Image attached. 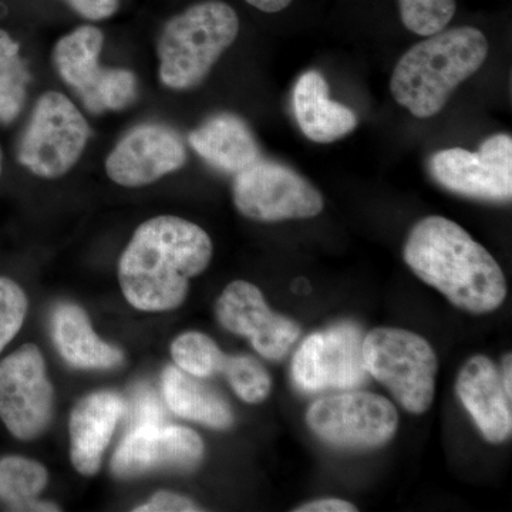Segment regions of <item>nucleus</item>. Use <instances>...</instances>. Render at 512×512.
Returning <instances> with one entry per match:
<instances>
[{
  "instance_id": "f257e3e1",
  "label": "nucleus",
  "mask_w": 512,
  "mask_h": 512,
  "mask_svg": "<svg viewBox=\"0 0 512 512\" xmlns=\"http://www.w3.org/2000/svg\"><path fill=\"white\" fill-rule=\"evenodd\" d=\"M210 235L184 218H151L140 225L120 256L124 298L143 312L174 311L183 305L190 279L208 268Z\"/></svg>"
},
{
  "instance_id": "f03ea898",
  "label": "nucleus",
  "mask_w": 512,
  "mask_h": 512,
  "mask_svg": "<svg viewBox=\"0 0 512 512\" xmlns=\"http://www.w3.org/2000/svg\"><path fill=\"white\" fill-rule=\"evenodd\" d=\"M403 258L414 275L461 311L483 315L507 298V281L494 256L447 218L433 215L417 222Z\"/></svg>"
},
{
  "instance_id": "7ed1b4c3",
  "label": "nucleus",
  "mask_w": 512,
  "mask_h": 512,
  "mask_svg": "<svg viewBox=\"0 0 512 512\" xmlns=\"http://www.w3.org/2000/svg\"><path fill=\"white\" fill-rule=\"evenodd\" d=\"M487 56V37L471 26L427 36L394 67L390 82L394 100L414 117H434L454 90L483 66Z\"/></svg>"
},
{
  "instance_id": "20e7f679",
  "label": "nucleus",
  "mask_w": 512,
  "mask_h": 512,
  "mask_svg": "<svg viewBox=\"0 0 512 512\" xmlns=\"http://www.w3.org/2000/svg\"><path fill=\"white\" fill-rule=\"evenodd\" d=\"M238 33L237 12L220 0L198 3L174 16L158 39L161 83L173 90L194 89Z\"/></svg>"
},
{
  "instance_id": "39448f33",
  "label": "nucleus",
  "mask_w": 512,
  "mask_h": 512,
  "mask_svg": "<svg viewBox=\"0 0 512 512\" xmlns=\"http://www.w3.org/2000/svg\"><path fill=\"white\" fill-rule=\"evenodd\" d=\"M367 373L383 384L407 412L423 414L433 404L439 360L426 339L397 328H377L363 338Z\"/></svg>"
},
{
  "instance_id": "423d86ee",
  "label": "nucleus",
  "mask_w": 512,
  "mask_h": 512,
  "mask_svg": "<svg viewBox=\"0 0 512 512\" xmlns=\"http://www.w3.org/2000/svg\"><path fill=\"white\" fill-rule=\"evenodd\" d=\"M89 137V124L72 101L47 92L37 100L20 140V164L37 177L56 180L77 164Z\"/></svg>"
},
{
  "instance_id": "0eeeda50",
  "label": "nucleus",
  "mask_w": 512,
  "mask_h": 512,
  "mask_svg": "<svg viewBox=\"0 0 512 512\" xmlns=\"http://www.w3.org/2000/svg\"><path fill=\"white\" fill-rule=\"evenodd\" d=\"M103 45V32L86 25L62 37L53 50L59 76L93 114L126 109L137 97V79L130 70L100 66Z\"/></svg>"
},
{
  "instance_id": "6e6552de",
  "label": "nucleus",
  "mask_w": 512,
  "mask_h": 512,
  "mask_svg": "<svg viewBox=\"0 0 512 512\" xmlns=\"http://www.w3.org/2000/svg\"><path fill=\"white\" fill-rule=\"evenodd\" d=\"M306 423L330 446L365 450L393 439L399 413L386 397L350 392L316 400L306 413Z\"/></svg>"
},
{
  "instance_id": "1a4fd4ad",
  "label": "nucleus",
  "mask_w": 512,
  "mask_h": 512,
  "mask_svg": "<svg viewBox=\"0 0 512 512\" xmlns=\"http://www.w3.org/2000/svg\"><path fill=\"white\" fill-rule=\"evenodd\" d=\"M234 204L249 220H303L323 210L322 194L292 168L259 158L235 174Z\"/></svg>"
},
{
  "instance_id": "9d476101",
  "label": "nucleus",
  "mask_w": 512,
  "mask_h": 512,
  "mask_svg": "<svg viewBox=\"0 0 512 512\" xmlns=\"http://www.w3.org/2000/svg\"><path fill=\"white\" fill-rule=\"evenodd\" d=\"M55 410V389L45 357L33 343L20 346L0 362V420L16 439L42 436Z\"/></svg>"
},
{
  "instance_id": "9b49d317",
  "label": "nucleus",
  "mask_w": 512,
  "mask_h": 512,
  "mask_svg": "<svg viewBox=\"0 0 512 512\" xmlns=\"http://www.w3.org/2000/svg\"><path fill=\"white\" fill-rule=\"evenodd\" d=\"M434 180L463 197L508 202L512 197V138L497 134L487 138L477 153L448 148L431 157Z\"/></svg>"
},
{
  "instance_id": "f8f14e48",
  "label": "nucleus",
  "mask_w": 512,
  "mask_h": 512,
  "mask_svg": "<svg viewBox=\"0 0 512 512\" xmlns=\"http://www.w3.org/2000/svg\"><path fill=\"white\" fill-rule=\"evenodd\" d=\"M362 346V332L348 323L313 333L293 356V382L306 393L362 386L369 376Z\"/></svg>"
},
{
  "instance_id": "ddd939ff",
  "label": "nucleus",
  "mask_w": 512,
  "mask_h": 512,
  "mask_svg": "<svg viewBox=\"0 0 512 512\" xmlns=\"http://www.w3.org/2000/svg\"><path fill=\"white\" fill-rule=\"evenodd\" d=\"M215 315L225 330L249 339L256 352L269 360L288 355L301 336V326L269 308L261 289L247 281L231 282L215 305Z\"/></svg>"
},
{
  "instance_id": "4468645a",
  "label": "nucleus",
  "mask_w": 512,
  "mask_h": 512,
  "mask_svg": "<svg viewBox=\"0 0 512 512\" xmlns=\"http://www.w3.org/2000/svg\"><path fill=\"white\" fill-rule=\"evenodd\" d=\"M204 453V441L194 430L147 424L128 431L111 457V471L124 480L156 470L191 471L200 466Z\"/></svg>"
},
{
  "instance_id": "2eb2a0df",
  "label": "nucleus",
  "mask_w": 512,
  "mask_h": 512,
  "mask_svg": "<svg viewBox=\"0 0 512 512\" xmlns=\"http://www.w3.org/2000/svg\"><path fill=\"white\" fill-rule=\"evenodd\" d=\"M187 150L181 137L161 124H141L128 131L106 160V173L121 187L156 183L184 167Z\"/></svg>"
},
{
  "instance_id": "dca6fc26",
  "label": "nucleus",
  "mask_w": 512,
  "mask_h": 512,
  "mask_svg": "<svg viewBox=\"0 0 512 512\" xmlns=\"http://www.w3.org/2000/svg\"><path fill=\"white\" fill-rule=\"evenodd\" d=\"M175 366L200 379L222 375L239 399L258 404L268 399L272 379L265 366L249 355H227L201 332H187L171 345Z\"/></svg>"
},
{
  "instance_id": "f3484780",
  "label": "nucleus",
  "mask_w": 512,
  "mask_h": 512,
  "mask_svg": "<svg viewBox=\"0 0 512 512\" xmlns=\"http://www.w3.org/2000/svg\"><path fill=\"white\" fill-rule=\"evenodd\" d=\"M456 392L488 443L501 444L510 439L511 396L490 357L480 355L467 360L458 373Z\"/></svg>"
},
{
  "instance_id": "a211bd4d",
  "label": "nucleus",
  "mask_w": 512,
  "mask_h": 512,
  "mask_svg": "<svg viewBox=\"0 0 512 512\" xmlns=\"http://www.w3.org/2000/svg\"><path fill=\"white\" fill-rule=\"evenodd\" d=\"M124 403L113 392H97L83 397L70 414V460L77 473L94 476L116 430Z\"/></svg>"
},
{
  "instance_id": "6ab92c4d",
  "label": "nucleus",
  "mask_w": 512,
  "mask_h": 512,
  "mask_svg": "<svg viewBox=\"0 0 512 512\" xmlns=\"http://www.w3.org/2000/svg\"><path fill=\"white\" fill-rule=\"evenodd\" d=\"M293 111L302 133L315 143H333L357 127L355 111L330 99L328 83L316 70L302 74L295 84Z\"/></svg>"
},
{
  "instance_id": "aec40b11",
  "label": "nucleus",
  "mask_w": 512,
  "mask_h": 512,
  "mask_svg": "<svg viewBox=\"0 0 512 512\" xmlns=\"http://www.w3.org/2000/svg\"><path fill=\"white\" fill-rule=\"evenodd\" d=\"M53 340L60 356L76 369H116L126 359L123 350L97 336L87 312L74 303H62L53 313Z\"/></svg>"
},
{
  "instance_id": "412c9836",
  "label": "nucleus",
  "mask_w": 512,
  "mask_h": 512,
  "mask_svg": "<svg viewBox=\"0 0 512 512\" xmlns=\"http://www.w3.org/2000/svg\"><path fill=\"white\" fill-rule=\"evenodd\" d=\"M192 150L212 167L238 174L261 158L258 143L247 123L234 114H218L188 137Z\"/></svg>"
},
{
  "instance_id": "4be33fe9",
  "label": "nucleus",
  "mask_w": 512,
  "mask_h": 512,
  "mask_svg": "<svg viewBox=\"0 0 512 512\" xmlns=\"http://www.w3.org/2000/svg\"><path fill=\"white\" fill-rule=\"evenodd\" d=\"M161 387L165 404L178 417L215 430L229 429L234 423V413L227 400L201 382L200 377L192 376L178 366H167Z\"/></svg>"
},
{
  "instance_id": "5701e85b",
  "label": "nucleus",
  "mask_w": 512,
  "mask_h": 512,
  "mask_svg": "<svg viewBox=\"0 0 512 512\" xmlns=\"http://www.w3.org/2000/svg\"><path fill=\"white\" fill-rule=\"evenodd\" d=\"M49 473L39 461L20 456L0 458V503L12 511H60L59 505L40 501Z\"/></svg>"
},
{
  "instance_id": "b1692460",
  "label": "nucleus",
  "mask_w": 512,
  "mask_h": 512,
  "mask_svg": "<svg viewBox=\"0 0 512 512\" xmlns=\"http://www.w3.org/2000/svg\"><path fill=\"white\" fill-rule=\"evenodd\" d=\"M18 43L0 29V123H12L25 104L30 74Z\"/></svg>"
},
{
  "instance_id": "393cba45",
  "label": "nucleus",
  "mask_w": 512,
  "mask_h": 512,
  "mask_svg": "<svg viewBox=\"0 0 512 512\" xmlns=\"http://www.w3.org/2000/svg\"><path fill=\"white\" fill-rule=\"evenodd\" d=\"M404 28L419 36L446 29L456 13V0H399Z\"/></svg>"
},
{
  "instance_id": "a878e982",
  "label": "nucleus",
  "mask_w": 512,
  "mask_h": 512,
  "mask_svg": "<svg viewBox=\"0 0 512 512\" xmlns=\"http://www.w3.org/2000/svg\"><path fill=\"white\" fill-rule=\"evenodd\" d=\"M28 296L12 279L0 278V353L22 329L28 313Z\"/></svg>"
},
{
  "instance_id": "bb28decb",
  "label": "nucleus",
  "mask_w": 512,
  "mask_h": 512,
  "mask_svg": "<svg viewBox=\"0 0 512 512\" xmlns=\"http://www.w3.org/2000/svg\"><path fill=\"white\" fill-rule=\"evenodd\" d=\"M165 414L167 413H165L163 403L160 402L154 390L141 387L134 394L133 402H131V429L147 426V424L164 423Z\"/></svg>"
},
{
  "instance_id": "cd10ccee",
  "label": "nucleus",
  "mask_w": 512,
  "mask_h": 512,
  "mask_svg": "<svg viewBox=\"0 0 512 512\" xmlns=\"http://www.w3.org/2000/svg\"><path fill=\"white\" fill-rule=\"evenodd\" d=\"M136 512H195L202 511L200 505L184 495L160 491L154 494L147 503L134 508Z\"/></svg>"
},
{
  "instance_id": "c85d7f7f",
  "label": "nucleus",
  "mask_w": 512,
  "mask_h": 512,
  "mask_svg": "<svg viewBox=\"0 0 512 512\" xmlns=\"http://www.w3.org/2000/svg\"><path fill=\"white\" fill-rule=\"evenodd\" d=\"M120 0H67L74 12L87 20L109 19L119 9Z\"/></svg>"
},
{
  "instance_id": "c756f323",
  "label": "nucleus",
  "mask_w": 512,
  "mask_h": 512,
  "mask_svg": "<svg viewBox=\"0 0 512 512\" xmlns=\"http://www.w3.org/2000/svg\"><path fill=\"white\" fill-rule=\"evenodd\" d=\"M295 512H356L357 508L348 501L340 498H322V500L311 501L299 505L293 510Z\"/></svg>"
},
{
  "instance_id": "7c9ffc66",
  "label": "nucleus",
  "mask_w": 512,
  "mask_h": 512,
  "mask_svg": "<svg viewBox=\"0 0 512 512\" xmlns=\"http://www.w3.org/2000/svg\"><path fill=\"white\" fill-rule=\"evenodd\" d=\"M245 2L261 12L276 13L288 8L292 0H245Z\"/></svg>"
},
{
  "instance_id": "2f4dec72",
  "label": "nucleus",
  "mask_w": 512,
  "mask_h": 512,
  "mask_svg": "<svg viewBox=\"0 0 512 512\" xmlns=\"http://www.w3.org/2000/svg\"><path fill=\"white\" fill-rule=\"evenodd\" d=\"M501 379H503L505 390L512 397V359L511 353L504 356L503 369H501Z\"/></svg>"
},
{
  "instance_id": "473e14b6",
  "label": "nucleus",
  "mask_w": 512,
  "mask_h": 512,
  "mask_svg": "<svg viewBox=\"0 0 512 512\" xmlns=\"http://www.w3.org/2000/svg\"><path fill=\"white\" fill-rule=\"evenodd\" d=\"M0 174H2V156H0Z\"/></svg>"
}]
</instances>
